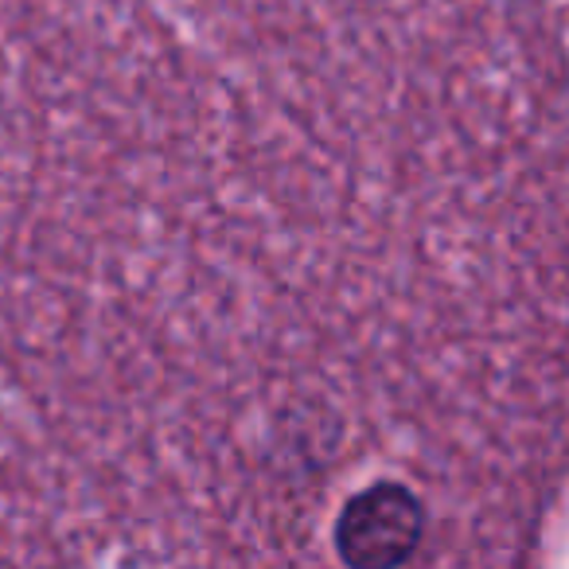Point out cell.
Masks as SVG:
<instances>
[{
  "label": "cell",
  "instance_id": "obj_1",
  "mask_svg": "<svg viewBox=\"0 0 569 569\" xmlns=\"http://www.w3.org/2000/svg\"><path fill=\"white\" fill-rule=\"evenodd\" d=\"M429 507L406 480H371L351 491L332 519V550L343 566L395 569L418 558Z\"/></svg>",
  "mask_w": 569,
  "mask_h": 569
}]
</instances>
